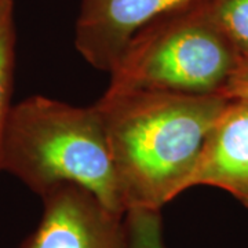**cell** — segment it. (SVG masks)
Instances as JSON below:
<instances>
[{
  "label": "cell",
  "mask_w": 248,
  "mask_h": 248,
  "mask_svg": "<svg viewBox=\"0 0 248 248\" xmlns=\"http://www.w3.org/2000/svg\"><path fill=\"white\" fill-rule=\"evenodd\" d=\"M214 186L243 203L248 197V102L229 101L204 142L189 189Z\"/></svg>",
  "instance_id": "8992f818"
},
{
  "label": "cell",
  "mask_w": 248,
  "mask_h": 248,
  "mask_svg": "<svg viewBox=\"0 0 248 248\" xmlns=\"http://www.w3.org/2000/svg\"><path fill=\"white\" fill-rule=\"evenodd\" d=\"M231 99L222 94L107 90L98 101L125 211L161 210L186 189Z\"/></svg>",
  "instance_id": "6da1fadb"
},
{
  "label": "cell",
  "mask_w": 248,
  "mask_h": 248,
  "mask_svg": "<svg viewBox=\"0 0 248 248\" xmlns=\"http://www.w3.org/2000/svg\"><path fill=\"white\" fill-rule=\"evenodd\" d=\"M128 248H166L161 210L133 207L124 214Z\"/></svg>",
  "instance_id": "ba28073f"
},
{
  "label": "cell",
  "mask_w": 248,
  "mask_h": 248,
  "mask_svg": "<svg viewBox=\"0 0 248 248\" xmlns=\"http://www.w3.org/2000/svg\"><path fill=\"white\" fill-rule=\"evenodd\" d=\"M199 1L202 0H81L75 46L90 65L109 72L140 29Z\"/></svg>",
  "instance_id": "5b68a950"
},
{
  "label": "cell",
  "mask_w": 248,
  "mask_h": 248,
  "mask_svg": "<svg viewBox=\"0 0 248 248\" xmlns=\"http://www.w3.org/2000/svg\"><path fill=\"white\" fill-rule=\"evenodd\" d=\"M239 61L202 0L140 29L109 71L108 90L221 94Z\"/></svg>",
  "instance_id": "3957f363"
},
{
  "label": "cell",
  "mask_w": 248,
  "mask_h": 248,
  "mask_svg": "<svg viewBox=\"0 0 248 248\" xmlns=\"http://www.w3.org/2000/svg\"><path fill=\"white\" fill-rule=\"evenodd\" d=\"M42 199L40 222L21 248H128L123 214L87 189L61 184Z\"/></svg>",
  "instance_id": "277c9868"
},
{
  "label": "cell",
  "mask_w": 248,
  "mask_h": 248,
  "mask_svg": "<svg viewBox=\"0 0 248 248\" xmlns=\"http://www.w3.org/2000/svg\"><path fill=\"white\" fill-rule=\"evenodd\" d=\"M0 171L42 196L61 184L87 189L125 214L97 105L75 107L33 95L11 107L0 141Z\"/></svg>",
  "instance_id": "7a4b0ae2"
},
{
  "label": "cell",
  "mask_w": 248,
  "mask_h": 248,
  "mask_svg": "<svg viewBox=\"0 0 248 248\" xmlns=\"http://www.w3.org/2000/svg\"><path fill=\"white\" fill-rule=\"evenodd\" d=\"M16 31L13 21V10L0 14V141L10 109L13 66H14Z\"/></svg>",
  "instance_id": "9c48e42d"
},
{
  "label": "cell",
  "mask_w": 248,
  "mask_h": 248,
  "mask_svg": "<svg viewBox=\"0 0 248 248\" xmlns=\"http://www.w3.org/2000/svg\"><path fill=\"white\" fill-rule=\"evenodd\" d=\"M207 7L240 58L248 57V0H207Z\"/></svg>",
  "instance_id": "52a82bcc"
},
{
  "label": "cell",
  "mask_w": 248,
  "mask_h": 248,
  "mask_svg": "<svg viewBox=\"0 0 248 248\" xmlns=\"http://www.w3.org/2000/svg\"><path fill=\"white\" fill-rule=\"evenodd\" d=\"M243 204H244V205H246V207H247V208H248V197H247V199H246V200H244V202H243Z\"/></svg>",
  "instance_id": "7c38bea8"
},
{
  "label": "cell",
  "mask_w": 248,
  "mask_h": 248,
  "mask_svg": "<svg viewBox=\"0 0 248 248\" xmlns=\"http://www.w3.org/2000/svg\"><path fill=\"white\" fill-rule=\"evenodd\" d=\"M13 10V0H0V14Z\"/></svg>",
  "instance_id": "8fae6325"
},
{
  "label": "cell",
  "mask_w": 248,
  "mask_h": 248,
  "mask_svg": "<svg viewBox=\"0 0 248 248\" xmlns=\"http://www.w3.org/2000/svg\"><path fill=\"white\" fill-rule=\"evenodd\" d=\"M221 94L231 101L248 102V57L240 58L236 69L226 81Z\"/></svg>",
  "instance_id": "30bf717a"
}]
</instances>
